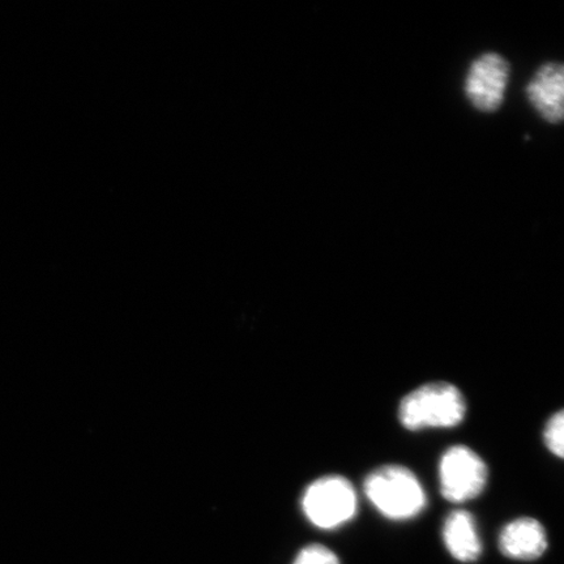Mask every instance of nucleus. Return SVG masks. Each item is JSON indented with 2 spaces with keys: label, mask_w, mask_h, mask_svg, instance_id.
Listing matches in <instances>:
<instances>
[{
  "label": "nucleus",
  "mask_w": 564,
  "mask_h": 564,
  "mask_svg": "<svg viewBox=\"0 0 564 564\" xmlns=\"http://www.w3.org/2000/svg\"><path fill=\"white\" fill-rule=\"evenodd\" d=\"M467 414L464 394L454 384L434 382L415 388L401 400L399 420L412 432L460 425Z\"/></svg>",
  "instance_id": "obj_1"
},
{
  "label": "nucleus",
  "mask_w": 564,
  "mask_h": 564,
  "mask_svg": "<svg viewBox=\"0 0 564 564\" xmlns=\"http://www.w3.org/2000/svg\"><path fill=\"white\" fill-rule=\"evenodd\" d=\"M366 497L390 520H409L425 510V489L411 469L401 465H383L365 481Z\"/></svg>",
  "instance_id": "obj_2"
},
{
  "label": "nucleus",
  "mask_w": 564,
  "mask_h": 564,
  "mask_svg": "<svg viewBox=\"0 0 564 564\" xmlns=\"http://www.w3.org/2000/svg\"><path fill=\"white\" fill-rule=\"evenodd\" d=\"M357 492L349 479L326 476L316 479L302 499L303 512L310 523L321 529H335L347 524L357 512Z\"/></svg>",
  "instance_id": "obj_3"
},
{
  "label": "nucleus",
  "mask_w": 564,
  "mask_h": 564,
  "mask_svg": "<svg viewBox=\"0 0 564 564\" xmlns=\"http://www.w3.org/2000/svg\"><path fill=\"white\" fill-rule=\"evenodd\" d=\"M488 478L482 457L469 447H449L441 458V491L449 502L464 503L481 496Z\"/></svg>",
  "instance_id": "obj_4"
},
{
  "label": "nucleus",
  "mask_w": 564,
  "mask_h": 564,
  "mask_svg": "<svg viewBox=\"0 0 564 564\" xmlns=\"http://www.w3.org/2000/svg\"><path fill=\"white\" fill-rule=\"evenodd\" d=\"M510 70L509 62L497 53H485L471 62L465 77L464 91L474 108L494 112L502 106Z\"/></svg>",
  "instance_id": "obj_5"
},
{
  "label": "nucleus",
  "mask_w": 564,
  "mask_h": 564,
  "mask_svg": "<svg viewBox=\"0 0 564 564\" xmlns=\"http://www.w3.org/2000/svg\"><path fill=\"white\" fill-rule=\"evenodd\" d=\"M529 104L547 123L564 122V65L546 63L527 86Z\"/></svg>",
  "instance_id": "obj_6"
},
{
  "label": "nucleus",
  "mask_w": 564,
  "mask_h": 564,
  "mask_svg": "<svg viewBox=\"0 0 564 564\" xmlns=\"http://www.w3.org/2000/svg\"><path fill=\"white\" fill-rule=\"evenodd\" d=\"M545 528L533 518L511 521L499 535V547L506 556L517 561H534L547 549Z\"/></svg>",
  "instance_id": "obj_7"
},
{
  "label": "nucleus",
  "mask_w": 564,
  "mask_h": 564,
  "mask_svg": "<svg viewBox=\"0 0 564 564\" xmlns=\"http://www.w3.org/2000/svg\"><path fill=\"white\" fill-rule=\"evenodd\" d=\"M443 541L455 560L469 563L479 558L482 553L476 520L467 511L451 512L444 521Z\"/></svg>",
  "instance_id": "obj_8"
},
{
  "label": "nucleus",
  "mask_w": 564,
  "mask_h": 564,
  "mask_svg": "<svg viewBox=\"0 0 564 564\" xmlns=\"http://www.w3.org/2000/svg\"><path fill=\"white\" fill-rule=\"evenodd\" d=\"M544 441L550 453L564 460V409L547 421Z\"/></svg>",
  "instance_id": "obj_9"
},
{
  "label": "nucleus",
  "mask_w": 564,
  "mask_h": 564,
  "mask_svg": "<svg viewBox=\"0 0 564 564\" xmlns=\"http://www.w3.org/2000/svg\"><path fill=\"white\" fill-rule=\"evenodd\" d=\"M293 564H340V561L333 550L322 545H310L302 550Z\"/></svg>",
  "instance_id": "obj_10"
}]
</instances>
